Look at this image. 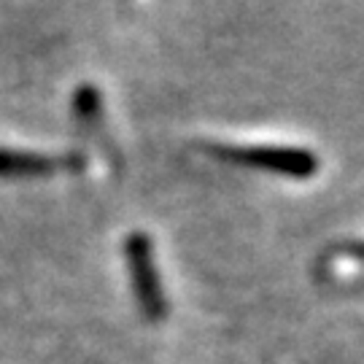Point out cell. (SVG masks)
Listing matches in <instances>:
<instances>
[{"instance_id": "cell-3", "label": "cell", "mask_w": 364, "mask_h": 364, "mask_svg": "<svg viewBox=\"0 0 364 364\" xmlns=\"http://www.w3.org/2000/svg\"><path fill=\"white\" fill-rule=\"evenodd\" d=\"M81 156H46L33 151H14L0 149V178H41L52 176L57 170H81Z\"/></svg>"}, {"instance_id": "cell-2", "label": "cell", "mask_w": 364, "mask_h": 364, "mask_svg": "<svg viewBox=\"0 0 364 364\" xmlns=\"http://www.w3.org/2000/svg\"><path fill=\"white\" fill-rule=\"evenodd\" d=\"M124 259L130 270L132 291L138 299V311L146 321H162L168 316V299L162 291L159 270L154 262V248L146 232H130L124 240Z\"/></svg>"}, {"instance_id": "cell-5", "label": "cell", "mask_w": 364, "mask_h": 364, "mask_svg": "<svg viewBox=\"0 0 364 364\" xmlns=\"http://www.w3.org/2000/svg\"><path fill=\"white\" fill-rule=\"evenodd\" d=\"M338 251L351 254V257H356V259H364V240L362 243H346V246H338Z\"/></svg>"}, {"instance_id": "cell-1", "label": "cell", "mask_w": 364, "mask_h": 364, "mask_svg": "<svg viewBox=\"0 0 364 364\" xmlns=\"http://www.w3.org/2000/svg\"><path fill=\"white\" fill-rule=\"evenodd\" d=\"M213 156L224 162L254 170H270L289 178H311L318 170V156L297 146H208Z\"/></svg>"}, {"instance_id": "cell-4", "label": "cell", "mask_w": 364, "mask_h": 364, "mask_svg": "<svg viewBox=\"0 0 364 364\" xmlns=\"http://www.w3.org/2000/svg\"><path fill=\"white\" fill-rule=\"evenodd\" d=\"M73 108H76V117L81 119V124H87L92 130L100 127V119H103V103H100V92L92 84H81L73 97Z\"/></svg>"}]
</instances>
